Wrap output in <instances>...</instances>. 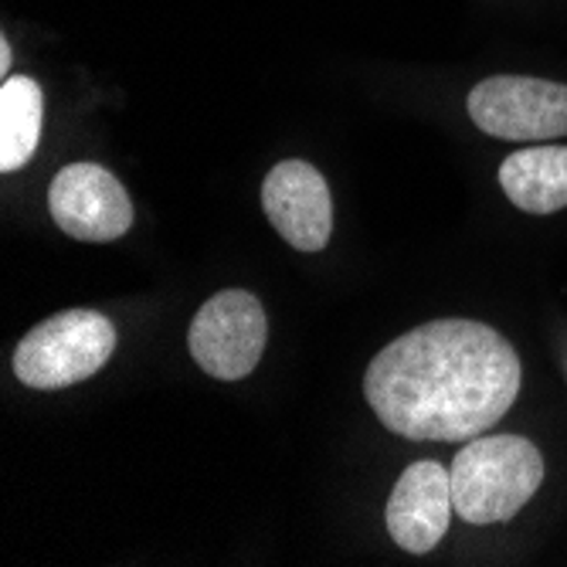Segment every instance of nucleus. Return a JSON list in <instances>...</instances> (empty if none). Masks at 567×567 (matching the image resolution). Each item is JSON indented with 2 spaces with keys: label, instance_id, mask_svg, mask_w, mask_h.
<instances>
[{
  "label": "nucleus",
  "instance_id": "f257e3e1",
  "mask_svg": "<svg viewBox=\"0 0 567 567\" xmlns=\"http://www.w3.org/2000/svg\"><path fill=\"white\" fill-rule=\"evenodd\" d=\"M374 415L415 442L483 435L520 394V357L493 327L435 320L391 340L368 368Z\"/></svg>",
  "mask_w": 567,
  "mask_h": 567
},
{
  "label": "nucleus",
  "instance_id": "f03ea898",
  "mask_svg": "<svg viewBox=\"0 0 567 567\" xmlns=\"http://www.w3.org/2000/svg\"><path fill=\"white\" fill-rule=\"evenodd\" d=\"M452 503L470 524L513 520L544 480V458L520 435H476L452 462Z\"/></svg>",
  "mask_w": 567,
  "mask_h": 567
},
{
  "label": "nucleus",
  "instance_id": "7ed1b4c3",
  "mask_svg": "<svg viewBox=\"0 0 567 567\" xmlns=\"http://www.w3.org/2000/svg\"><path fill=\"white\" fill-rule=\"evenodd\" d=\"M116 330L95 309H65L38 323L14 350V374L38 391L72 388L113 357Z\"/></svg>",
  "mask_w": 567,
  "mask_h": 567
},
{
  "label": "nucleus",
  "instance_id": "20e7f679",
  "mask_svg": "<svg viewBox=\"0 0 567 567\" xmlns=\"http://www.w3.org/2000/svg\"><path fill=\"white\" fill-rule=\"evenodd\" d=\"M269 320L262 302L245 289H225L197 309L187 343L190 353L218 381L248 378L266 353Z\"/></svg>",
  "mask_w": 567,
  "mask_h": 567
},
{
  "label": "nucleus",
  "instance_id": "39448f33",
  "mask_svg": "<svg viewBox=\"0 0 567 567\" xmlns=\"http://www.w3.org/2000/svg\"><path fill=\"white\" fill-rule=\"evenodd\" d=\"M473 123L499 140L567 136V85L530 75H493L470 92Z\"/></svg>",
  "mask_w": 567,
  "mask_h": 567
},
{
  "label": "nucleus",
  "instance_id": "423d86ee",
  "mask_svg": "<svg viewBox=\"0 0 567 567\" xmlns=\"http://www.w3.org/2000/svg\"><path fill=\"white\" fill-rule=\"evenodd\" d=\"M55 225L79 241H116L133 225L126 187L99 164H72L59 171L48 190Z\"/></svg>",
  "mask_w": 567,
  "mask_h": 567
},
{
  "label": "nucleus",
  "instance_id": "0eeeda50",
  "mask_svg": "<svg viewBox=\"0 0 567 567\" xmlns=\"http://www.w3.org/2000/svg\"><path fill=\"white\" fill-rule=\"evenodd\" d=\"M272 228L299 251H323L333 231V200L323 174L306 161H282L262 184Z\"/></svg>",
  "mask_w": 567,
  "mask_h": 567
},
{
  "label": "nucleus",
  "instance_id": "6e6552de",
  "mask_svg": "<svg viewBox=\"0 0 567 567\" xmlns=\"http://www.w3.org/2000/svg\"><path fill=\"white\" fill-rule=\"evenodd\" d=\"M452 473L439 462H415L401 473L388 499V534L408 554H429L452 520Z\"/></svg>",
  "mask_w": 567,
  "mask_h": 567
},
{
  "label": "nucleus",
  "instance_id": "1a4fd4ad",
  "mask_svg": "<svg viewBox=\"0 0 567 567\" xmlns=\"http://www.w3.org/2000/svg\"><path fill=\"white\" fill-rule=\"evenodd\" d=\"M506 197L527 215L567 208V146H530L509 153L499 167Z\"/></svg>",
  "mask_w": 567,
  "mask_h": 567
},
{
  "label": "nucleus",
  "instance_id": "9d476101",
  "mask_svg": "<svg viewBox=\"0 0 567 567\" xmlns=\"http://www.w3.org/2000/svg\"><path fill=\"white\" fill-rule=\"evenodd\" d=\"M44 92L28 75H11L0 89V171L24 167L41 140Z\"/></svg>",
  "mask_w": 567,
  "mask_h": 567
},
{
  "label": "nucleus",
  "instance_id": "9b49d317",
  "mask_svg": "<svg viewBox=\"0 0 567 567\" xmlns=\"http://www.w3.org/2000/svg\"><path fill=\"white\" fill-rule=\"evenodd\" d=\"M0 72H11V44H8V38L0 41Z\"/></svg>",
  "mask_w": 567,
  "mask_h": 567
}]
</instances>
